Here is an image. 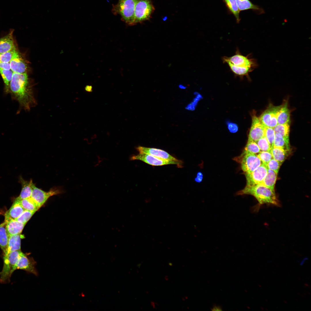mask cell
I'll list each match as a JSON object with an SVG mask.
<instances>
[{
    "label": "cell",
    "mask_w": 311,
    "mask_h": 311,
    "mask_svg": "<svg viewBox=\"0 0 311 311\" xmlns=\"http://www.w3.org/2000/svg\"><path fill=\"white\" fill-rule=\"evenodd\" d=\"M9 93L18 102L20 107L26 111H30L37 104L35 92L30 84L26 72H13L10 85Z\"/></svg>",
    "instance_id": "cell-1"
},
{
    "label": "cell",
    "mask_w": 311,
    "mask_h": 311,
    "mask_svg": "<svg viewBox=\"0 0 311 311\" xmlns=\"http://www.w3.org/2000/svg\"><path fill=\"white\" fill-rule=\"evenodd\" d=\"M237 194L252 195L257 199L260 205L265 204L277 206H279L280 205L275 191L261 184L253 185H246L244 189L238 191Z\"/></svg>",
    "instance_id": "cell-2"
},
{
    "label": "cell",
    "mask_w": 311,
    "mask_h": 311,
    "mask_svg": "<svg viewBox=\"0 0 311 311\" xmlns=\"http://www.w3.org/2000/svg\"><path fill=\"white\" fill-rule=\"evenodd\" d=\"M137 0H119L113 7V12L119 14L122 20L129 25L134 24V14Z\"/></svg>",
    "instance_id": "cell-3"
},
{
    "label": "cell",
    "mask_w": 311,
    "mask_h": 311,
    "mask_svg": "<svg viewBox=\"0 0 311 311\" xmlns=\"http://www.w3.org/2000/svg\"><path fill=\"white\" fill-rule=\"evenodd\" d=\"M21 251L11 252L3 255V265L0 272V282L5 283L9 282L12 275L16 270V265Z\"/></svg>",
    "instance_id": "cell-4"
},
{
    "label": "cell",
    "mask_w": 311,
    "mask_h": 311,
    "mask_svg": "<svg viewBox=\"0 0 311 311\" xmlns=\"http://www.w3.org/2000/svg\"><path fill=\"white\" fill-rule=\"evenodd\" d=\"M222 60L224 63L228 62L235 66L249 69L251 71L258 66L256 60L252 57L251 54L244 56L241 54L238 48L235 55L231 57L224 56Z\"/></svg>",
    "instance_id": "cell-5"
},
{
    "label": "cell",
    "mask_w": 311,
    "mask_h": 311,
    "mask_svg": "<svg viewBox=\"0 0 311 311\" xmlns=\"http://www.w3.org/2000/svg\"><path fill=\"white\" fill-rule=\"evenodd\" d=\"M154 10L152 0H137L135 8L134 24L149 19Z\"/></svg>",
    "instance_id": "cell-6"
},
{
    "label": "cell",
    "mask_w": 311,
    "mask_h": 311,
    "mask_svg": "<svg viewBox=\"0 0 311 311\" xmlns=\"http://www.w3.org/2000/svg\"><path fill=\"white\" fill-rule=\"evenodd\" d=\"M131 160H139L153 166H162L169 164H175L179 167H182V162L166 160L160 158L152 155L144 153H140L133 155L130 158Z\"/></svg>",
    "instance_id": "cell-7"
},
{
    "label": "cell",
    "mask_w": 311,
    "mask_h": 311,
    "mask_svg": "<svg viewBox=\"0 0 311 311\" xmlns=\"http://www.w3.org/2000/svg\"><path fill=\"white\" fill-rule=\"evenodd\" d=\"M240 157L241 168L245 173L254 171L262 163L256 154L244 152Z\"/></svg>",
    "instance_id": "cell-8"
},
{
    "label": "cell",
    "mask_w": 311,
    "mask_h": 311,
    "mask_svg": "<svg viewBox=\"0 0 311 311\" xmlns=\"http://www.w3.org/2000/svg\"><path fill=\"white\" fill-rule=\"evenodd\" d=\"M281 106L271 105L262 113L259 118L264 126L274 128L277 125V115Z\"/></svg>",
    "instance_id": "cell-9"
},
{
    "label": "cell",
    "mask_w": 311,
    "mask_h": 311,
    "mask_svg": "<svg viewBox=\"0 0 311 311\" xmlns=\"http://www.w3.org/2000/svg\"><path fill=\"white\" fill-rule=\"evenodd\" d=\"M60 189L53 188L48 191H45L37 187L34 184L33 186L31 197L40 208L51 196L60 193Z\"/></svg>",
    "instance_id": "cell-10"
},
{
    "label": "cell",
    "mask_w": 311,
    "mask_h": 311,
    "mask_svg": "<svg viewBox=\"0 0 311 311\" xmlns=\"http://www.w3.org/2000/svg\"><path fill=\"white\" fill-rule=\"evenodd\" d=\"M266 128L261 122L259 117L255 115L252 117L251 126L249 134L248 141L256 142L261 138L265 136Z\"/></svg>",
    "instance_id": "cell-11"
},
{
    "label": "cell",
    "mask_w": 311,
    "mask_h": 311,
    "mask_svg": "<svg viewBox=\"0 0 311 311\" xmlns=\"http://www.w3.org/2000/svg\"><path fill=\"white\" fill-rule=\"evenodd\" d=\"M268 169L267 165L262 163L254 171L245 173L246 185H253L260 184L266 177Z\"/></svg>",
    "instance_id": "cell-12"
},
{
    "label": "cell",
    "mask_w": 311,
    "mask_h": 311,
    "mask_svg": "<svg viewBox=\"0 0 311 311\" xmlns=\"http://www.w3.org/2000/svg\"><path fill=\"white\" fill-rule=\"evenodd\" d=\"M36 264V262L33 258L21 252L16 263V270H23L37 276L38 274L35 268Z\"/></svg>",
    "instance_id": "cell-13"
},
{
    "label": "cell",
    "mask_w": 311,
    "mask_h": 311,
    "mask_svg": "<svg viewBox=\"0 0 311 311\" xmlns=\"http://www.w3.org/2000/svg\"><path fill=\"white\" fill-rule=\"evenodd\" d=\"M10 69L13 72L19 73H26L27 65L16 50L10 62Z\"/></svg>",
    "instance_id": "cell-14"
},
{
    "label": "cell",
    "mask_w": 311,
    "mask_h": 311,
    "mask_svg": "<svg viewBox=\"0 0 311 311\" xmlns=\"http://www.w3.org/2000/svg\"><path fill=\"white\" fill-rule=\"evenodd\" d=\"M137 150L140 153L150 154L163 159L179 161V160L170 155L166 151L160 149L139 146L136 147Z\"/></svg>",
    "instance_id": "cell-15"
},
{
    "label": "cell",
    "mask_w": 311,
    "mask_h": 311,
    "mask_svg": "<svg viewBox=\"0 0 311 311\" xmlns=\"http://www.w3.org/2000/svg\"><path fill=\"white\" fill-rule=\"evenodd\" d=\"M13 30L8 34L0 38V54L4 53L16 48L13 37Z\"/></svg>",
    "instance_id": "cell-16"
},
{
    "label": "cell",
    "mask_w": 311,
    "mask_h": 311,
    "mask_svg": "<svg viewBox=\"0 0 311 311\" xmlns=\"http://www.w3.org/2000/svg\"><path fill=\"white\" fill-rule=\"evenodd\" d=\"M24 211L18 200L15 199L11 207L5 215V221L16 219Z\"/></svg>",
    "instance_id": "cell-17"
},
{
    "label": "cell",
    "mask_w": 311,
    "mask_h": 311,
    "mask_svg": "<svg viewBox=\"0 0 311 311\" xmlns=\"http://www.w3.org/2000/svg\"><path fill=\"white\" fill-rule=\"evenodd\" d=\"M4 222L8 236L21 234L25 225L15 219H11Z\"/></svg>",
    "instance_id": "cell-18"
},
{
    "label": "cell",
    "mask_w": 311,
    "mask_h": 311,
    "mask_svg": "<svg viewBox=\"0 0 311 311\" xmlns=\"http://www.w3.org/2000/svg\"><path fill=\"white\" fill-rule=\"evenodd\" d=\"M22 237L21 234L8 236L7 248L3 255L12 251H21V241Z\"/></svg>",
    "instance_id": "cell-19"
},
{
    "label": "cell",
    "mask_w": 311,
    "mask_h": 311,
    "mask_svg": "<svg viewBox=\"0 0 311 311\" xmlns=\"http://www.w3.org/2000/svg\"><path fill=\"white\" fill-rule=\"evenodd\" d=\"M20 181L22 185V190L19 196L16 199L21 200L31 197L33 186L34 184L32 180L26 181L20 177Z\"/></svg>",
    "instance_id": "cell-20"
},
{
    "label": "cell",
    "mask_w": 311,
    "mask_h": 311,
    "mask_svg": "<svg viewBox=\"0 0 311 311\" xmlns=\"http://www.w3.org/2000/svg\"><path fill=\"white\" fill-rule=\"evenodd\" d=\"M290 111L287 102L281 105L277 117V124H284L290 122Z\"/></svg>",
    "instance_id": "cell-21"
},
{
    "label": "cell",
    "mask_w": 311,
    "mask_h": 311,
    "mask_svg": "<svg viewBox=\"0 0 311 311\" xmlns=\"http://www.w3.org/2000/svg\"><path fill=\"white\" fill-rule=\"evenodd\" d=\"M240 11L252 10L260 14L263 13V10L259 6L253 4L249 0H236Z\"/></svg>",
    "instance_id": "cell-22"
},
{
    "label": "cell",
    "mask_w": 311,
    "mask_h": 311,
    "mask_svg": "<svg viewBox=\"0 0 311 311\" xmlns=\"http://www.w3.org/2000/svg\"><path fill=\"white\" fill-rule=\"evenodd\" d=\"M291 150H286L281 148L273 145L272 148L271 153L273 158L280 162L282 163L290 154Z\"/></svg>",
    "instance_id": "cell-23"
},
{
    "label": "cell",
    "mask_w": 311,
    "mask_h": 311,
    "mask_svg": "<svg viewBox=\"0 0 311 311\" xmlns=\"http://www.w3.org/2000/svg\"><path fill=\"white\" fill-rule=\"evenodd\" d=\"M277 174L274 171L268 169L267 174L261 184L274 191V187Z\"/></svg>",
    "instance_id": "cell-24"
},
{
    "label": "cell",
    "mask_w": 311,
    "mask_h": 311,
    "mask_svg": "<svg viewBox=\"0 0 311 311\" xmlns=\"http://www.w3.org/2000/svg\"><path fill=\"white\" fill-rule=\"evenodd\" d=\"M225 3L228 11L235 17L237 22L239 23L240 21V11L236 0H222Z\"/></svg>",
    "instance_id": "cell-25"
},
{
    "label": "cell",
    "mask_w": 311,
    "mask_h": 311,
    "mask_svg": "<svg viewBox=\"0 0 311 311\" xmlns=\"http://www.w3.org/2000/svg\"><path fill=\"white\" fill-rule=\"evenodd\" d=\"M16 199L18 201L24 210L36 212L40 208L31 197L21 200Z\"/></svg>",
    "instance_id": "cell-26"
},
{
    "label": "cell",
    "mask_w": 311,
    "mask_h": 311,
    "mask_svg": "<svg viewBox=\"0 0 311 311\" xmlns=\"http://www.w3.org/2000/svg\"><path fill=\"white\" fill-rule=\"evenodd\" d=\"M8 238L5 223L4 221L0 224V247L3 252V254L5 253L7 248Z\"/></svg>",
    "instance_id": "cell-27"
},
{
    "label": "cell",
    "mask_w": 311,
    "mask_h": 311,
    "mask_svg": "<svg viewBox=\"0 0 311 311\" xmlns=\"http://www.w3.org/2000/svg\"><path fill=\"white\" fill-rule=\"evenodd\" d=\"M13 72L11 70L0 68V73L5 84V90L6 93H9L10 85Z\"/></svg>",
    "instance_id": "cell-28"
},
{
    "label": "cell",
    "mask_w": 311,
    "mask_h": 311,
    "mask_svg": "<svg viewBox=\"0 0 311 311\" xmlns=\"http://www.w3.org/2000/svg\"><path fill=\"white\" fill-rule=\"evenodd\" d=\"M273 145L286 150H291L289 139L283 137L279 134H275Z\"/></svg>",
    "instance_id": "cell-29"
},
{
    "label": "cell",
    "mask_w": 311,
    "mask_h": 311,
    "mask_svg": "<svg viewBox=\"0 0 311 311\" xmlns=\"http://www.w3.org/2000/svg\"><path fill=\"white\" fill-rule=\"evenodd\" d=\"M275 134H280L282 136L289 138L290 132V124H277L274 128Z\"/></svg>",
    "instance_id": "cell-30"
},
{
    "label": "cell",
    "mask_w": 311,
    "mask_h": 311,
    "mask_svg": "<svg viewBox=\"0 0 311 311\" xmlns=\"http://www.w3.org/2000/svg\"><path fill=\"white\" fill-rule=\"evenodd\" d=\"M260 151L258 146L255 142L251 141H248L244 152L257 155Z\"/></svg>",
    "instance_id": "cell-31"
},
{
    "label": "cell",
    "mask_w": 311,
    "mask_h": 311,
    "mask_svg": "<svg viewBox=\"0 0 311 311\" xmlns=\"http://www.w3.org/2000/svg\"><path fill=\"white\" fill-rule=\"evenodd\" d=\"M256 143L261 151L271 152L272 147L265 136L261 138Z\"/></svg>",
    "instance_id": "cell-32"
},
{
    "label": "cell",
    "mask_w": 311,
    "mask_h": 311,
    "mask_svg": "<svg viewBox=\"0 0 311 311\" xmlns=\"http://www.w3.org/2000/svg\"><path fill=\"white\" fill-rule=\"evenodd\" d=\"M35 212V211L24 210L15 220L20 223L26 224Z\"/></svg>",
    "instance_id": "cell-33"
},
{
    "label": "cell",
    "mask_w": 311,
    "mask_h": 311,
    "mask_svg": "<svg viewBox=\"0 0 311 311\" xmlns=\"http://www.w3.org/2000/svg\"><path fill=\"white\" fill-rule=\"evenodd\" d=\"M257 156L262 163L266 165L273 158L271 152L268 151H261Z\"/></svg>",
    "instance_id": "cell-34"
},
{
    "label": "cell",
    "mask_w": 311,
    "mask_h": 311,
    "mask_svg": "<svg viewBox=\"0 0 311 311\" xmlns=\"http://www.w3.org/2000/svg\"><path fill=\"white\" fill-rule=\"evenodd\" d=\"M16 50L15 48L8 52L0 54V61L4 63H10Z\"/></svg>",
    "instance_id": "cell-35"
},
{
    "label": "cell",
    "mask_w": 311,
    "mask_h": 311,
    "mask_svg": "<svg viewBox=\"0 0 311 311\" xmlns=\"http://www.w3.org/2000/svg\"><path fill=\"white\" fill-rule=\"evenodd\" d=\"M275 134L274 128L266 127L265 137L272 148L273 145Z\"/></svg>",
    "instance_id": "cell-36"
},
{
    "label": "cell",
    "mask_w": 311,
    "mask_h": 311,
    "mask_svg": "<svg viewBox=\"0 0 311 311\" xmlns=\"http://www.w3.org/2000/svg\"><path fill=\"white\" fill-rule=\"evenodd\" d=\"M282 163L272 158L268 163L267 165L268 169L272 170L278 174L281 165Z\"/></svg>",
    "instance_id": "cell-37"
},
{
    "label": "cell",
    "mask_w": 311,
    "mask_h": 311,
    "mask_svg": "<svg viewBox=\"0 0 311 311\" xmlns=\"http://www.w3.org/2000/svg\"><path fill=\"white\" fill-rule=\"evenodd\" d=\"M227 125L228 129L230 132L234 133L238 131V127L236 124L232 122H228Z\"/></svg>",
    "instance_id": "cell-38"
},
{
    "label": "cell",
    "mask_w": 311,
    "mask_h": 311,
    "mask_svg": "<svg viewBox=\"0 0 311 311\" xmlns=\"http://www.w3.org/2000/svg\"><path fill=\"white\" fill-rule=\"evenodd\" d=\"M0 68L6 69H10V63H4L0 61Z\"/></svg>",
    "instance_id": "cell-39"
},
{
    "label": "cell",
    "mask_w": 311,
    "mask_h": 311,
    "mask_svg": "<svg viewBox=\"0 0 311 311\" xmlns=\"http://www.w3.org/2000/svg\"><path fill=\"white\" fill-rule=\"evenodd\" d=\"M202 174L200 172H198L197 177L195 179V181L197 182H200L202 180Z\"/></svg>",
    "instance_id": "cell-40"
},
{
    "label": "cell",
    "mask_w": 311,
    "mask_h": 311,
    "mask_svg": "<svg viewBox=\"0 0 311 311\" xmlns=\"http://www.w3.org/2000/svg\"><path fill=\"white\" fill-rule=\"evenodd\" d=\"M212 311H222V308L221 306L219 305H214L211 308Z\"/></svg>",
    "instance_id": "cell-41"
},
{
    "label": "cell",
    "mask_w": 311,
    "mask_h": 311,
    "mask_svg": "<svg viewBox=\"0 0 311 311\" xmlns=\"http://www.w3.org/2000/svg\"><path fill=\"white\" fill-rule=\"evenodd\" d=\"M86 90L89 92H91L92 91V86H88L86 88Z\"/></svg>",
    "instance_id": "cell-42"
},
{
    "label": "cell",
    "mask_w": 311,
    "mask_h": 311,
    "mask_svg": "<svg viewBox=\"0 0 311 311\" xmlns=\"http://www.w3.org/2000/svg\"><path fill=\"white\" fill-rule=\"evenodd\" d=\"M179 87L181 89H185L186 88V87H185V86H184L183 85H181V84L179 85Z\"/></svg>",
    "instance_id": "cell-43"
}]
</instances>
